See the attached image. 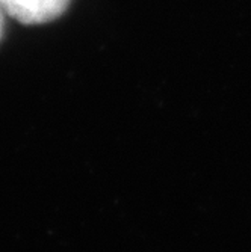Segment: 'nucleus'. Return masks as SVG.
Wrapping results in <instances>:
<instances>
[{
	"label": "nucleus",
	"mask_w": 251,
	"mask_h": 252,
	"mask_svg": "<svg viewBox=\"0 0 251 252\" xmlns=\"http://www.w3.org/2000/svg\"><path fill=\"white\" fill-rule=\"evenodd\" d=\"M70 0H0L8 12L26 25H39L59 17Z\"/></svg>",
	"instance_id": "f257e3e1"
}]
</instances>
